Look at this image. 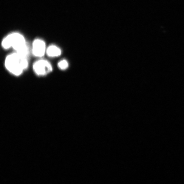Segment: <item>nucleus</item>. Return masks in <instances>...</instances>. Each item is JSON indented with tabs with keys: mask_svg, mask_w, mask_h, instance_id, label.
<instances>
[{
	"mask_svg": "<svg viewBox=\"0 0 184 184\" xmlns=\"http://www.w3.org/2000/svg\"><path fill=\"white\" fill-rule=\"evenodd\" d=\"M1 44L4 49H8L12 47L17 53L27 57L28 47L24 38L20 33H14L9 35L4 38Z\"/></svg>",
	"mask_w": 184,
	"mask_h": 184,
	"instance_id": "f257e3e1",
	"label": "nucleus"
},
{
	"mask_svg": "<svg viewBox=\"0 0 184 184\" xmlns=\"http://www.w3.org/2000/svg\"><path fill=\"white\" fill-rule=\"evenodd\" d=\"M5 66L7 70L13 75H20L28 66L27 57L17 52L9 55L6 57Z\"/></svg>",
	"mask_w": 184,
	"mask_h": 184,
	"instance_id": "f03ea898",
	"label": "nucleus"
},
{
	"mask_svg": "<svg viewBox=\"0 0 184 184\" xmlns=\"http://www.w3.org/2000/svg\"><path fill=\"white\" fill-rule=\"evenodd\" d=\"M33 69L37 75L40 76L46 75L52 71L51 64L44 60H40L35 62L33 65Z\"/></svg>",
	"mask_w": 184,
	"mask_h": 184,
	"instance_id": "7ed1b4c3",
	"label": "nucleus"
},
{
	"mask_svg": "<svg viewBox=\"0 0 184 184\" xmlns=\"http://www.w3.org/2000/svg\"><path fill=\"white\" fill-rule=\"evenodd\" d=\"M46 52V45L44 41L37 39L33 41L32 52L34 55L37 57L44 56Z\"/></svg>",
	"mask_w": 184,
	"mask_h": 184,
	"instance_id": "20e7f679",
	"label": "nucleus"
},
{
	"mask_svg": "<svg viewBox=\"0 0 184 184\" xmlns=\"http://www.w3.org/2000/svg\"><path fill=\"white\" fill-rule=\"evenodd\" d=\"M46 52L47 55L50 57H55L61 55V52L58 47L52 45L48 47Z\"/></svg>",
	"mask_w": 184,
	"mask_h": 184,
	"instance_id": "39448f33",
	"label": "nucleus"
},
{
	"mask_svg": "<svg viewBox=\"0 0 184 184\" xmlns=\"http://www.w3.org/2000/svg\"><path fill=\"white\" fill-rule=\"evenodd\" d=\"M68 63L67 61L66 60H63L60 61L58 64V66L59 68L61 70H65L68 67Z\"/></svg>",
	"mask_w": 184,
	"mask_h": 184,
	"instance_id": "423d86ee",
	"label": "nucleus"
}]
</instances>
